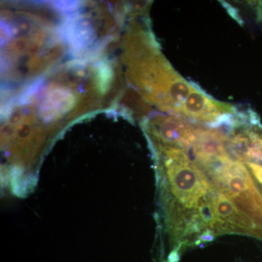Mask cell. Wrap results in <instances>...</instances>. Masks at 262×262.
Here are the masks:
<instances>
[{"label": "cell", "instance_id": "1", "mask_svg": "<svg viewBox=\"0 0 262 262\" xmlns=\"http://www.w3.org/2000/svg\"><path fill=\"white\" fill-rule=\"evenodd\" d=\"M163 156L170 191L175 199L173 203L184 211L194 213L214 186L185 150L167 146Z\"/></svg>", "mask_w": 262, "mask_h": 262}, {"label": "cell", "instance_id": "2", "mask_svg": "<svg viewBox=\"0 0 262 262\" xmlns=\"http://www.w3.org/2000/svg\"><path fill=\"white\" fill-rule=\"evenodd\" d=\"M213 206L216 217L213 232L216 237L224 234H241L262 239V229L217 189L213 194Z\"/></svg>", "mask_w": 262, "mask_h": 262}, {"label": "cell", "instance_id": "3", "mask_svg": "<svg viewBox=\"0 0 262 262\" xmlns=\"http://www.w3.org/2000/svg\"><path fill=\"white\" fill-rule=\"evenodd\" d=\"M158 137L167 146L188 151L195 139L196 125L181 117H164L154 123Z\"/></svg>", "mask_w": 262, "mask_h": 262}, {"label": "cell", "instance_id": "4", "mask_svg": "<svg viewBox=\"0 0 262 262\" xmlns=\"http://www.w3.org/2000/svg\"><path fill=\"white\" fill-rule=\"evenodd\" d=\"M248 134L255 146L261 152L260 164H262V126L259 121L250 122L247 125Z\"/></svg>", "mask_w": 262, "mask_h": 262}, {"label": "cell", "instance_id": "5", "mask_svg": "<svg viewBox=\"0 0 262 262\" xmlns=\"http://www.w3.org/2000/svg\"><path fill=\"white\" fill-rule=\"evenodd\" d=\"M246 165L252 172L253 175L255 178L257 179L258 182L262 184V164L252 163V162H247Z\"/></svg>", "mask_w": 262, "mask_h": 262}]
</instances>
